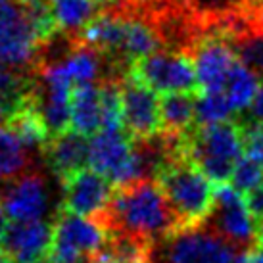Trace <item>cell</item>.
<instances>
[{
  "instance_id": "obj_19",
  "label": "cell",
  "mask_w": 263,
  "mask_h": 263,
  "mask_svg": "<svg viewBox=\"0 0 263 263\" xmlns=\"http://www.w3.org/2000/svg\"><path fill=\"white\" fill-rule=\"evenodd\" d=\"M29 150L8 125H0V183H12L27 173Z\"/></svg>"
},
{
  "instance_id": "obj_32",
  "label": "cell",
  "mask_w": 263,
  "mask_h": 263,
  "mask_svg": "<svg viewBox=\"0 0 263 263\" xmlns=\"http://www.w3.org/2000/svg\"><path fill=\"white\" fill-rule=\"evenodd\" d=\"M0 263H12V259L4 254V250H2V248H0Z\"/></svg>"
},
{
  "instance_id": "obj_17",
  "label": "cell",
  "mask_w": 263,
  "mask_h": 263,
  "mask_svg": "<svg viewBox=\"0 0 263 263\" xmlns=\"http://www.w3.org/2000/svg\"><path fill=\"white\" fill-rule=\"evenodd\" d=\"M154 244L131 236V234H110L104 248L95 254L90 263H152Z\"/></svg>"
},
{
  "instance_id": "obj_15",
  "label": "cell",
  "mask_w": 263,
  "mask_h": 263,
  "mask_svg": "<svg viewBox=\"0 0 263 263\" xmlns=\"http://www.w3.org/2000/svg\"><path fill=\"white\" fill-rule=\"evenodd\" d=\"M71 127L83 137H95L102 131L100 88L95 83H81L71 88Z\"/></svg>"
},
{
  "instance_id": "obj_2",
  "label": "cell",
  "mask_w": 263,
  "mask_h": 263,
  "mask_svg": "<svg viewBox=\"0 0 263 263\" xmlns=\"http://www.w3.org/2000/svg\"><path fill=\"white\" fill-rule=\"evenodd\" d=\"M181 154L215 186L231 183L234 165L244 154L242 127L236 121L196 125L181 137Z\"/></svg>"
},
{
  "instance_id": "obj_29",
  "label": "cell",
  "mask_w": 263,
  "mask_h": 263,
  "mask_svg": "<svg viewBox=\"0 0 263 263\" xmlns=\"http://www.w3.org/2000/svg\"><path fill=\"white\" fill-rule=\"evenodd\" d=\"M248 259H250V263H263V244L256 242V244L248 250Z\"/></svg>"
},
{
  "instance_id": "obj_18",
  "label": "cell",
  "mask_w": 263,
  "mask_h": 263,
  "mask_svg": "<svg viewBox=\"0 0 263 263\" xmlns=\"http://www.w3.org/2000/svg\"><path fill=\"white\" fill-rule=\"evenodd\" d=\"M104 10L102 0H52V12L62 35L75 39Z\"/></svg>"
},
{
  "instance_id": "obj_5",
  "label": "cell",
  "mask_w": 263,
  "mask_h": 263,
  "mask_svg": "<svg viewBox=\"0 0 263 263\" xmlns=\"http://www.w3.org/2000/svg\"><path fill=\"white\" fill-rule=\"evenodd\" d=\"M236 252L208 227L181 229L154 244L152 263H231Z\"/></svg>"
},
{
  "instance_id": "obj_33",
  "label": "cell",
  "mask_w": 263,
  "mask_h": 263,
  "mask_svg": "<svg viewBox=\"0 0 263 263\" xmlns=\"http://www.w3.org/2000/svg\"><path fill=\"white\" fill-rule=\"evenodd\" d=\"M67 263H90L88 257H81V259H75V261H67Z\"/></svg>"
},
{
  "instance_id": "obj_35",
  "label": "cell",
  "mask_w": 263,
  "mask_h": 263,
  "mask_svg": "<svg viewBox=\"0 0 263 263\" xmlns=\"http://www.w3.org/2000/svg\"><path fill=\"white\" fill-rule=\"evenodd\" d=\"M41 263H50V261H48V259H44V261H41Z\"/></svg>"
},
{
  "instance_id": "obj_16",
  "label": "cell",
  "mask_w": 263,
  "mask_h": 263,
  "mask_svg": "<svg viewBox=\"0 0 263 263\" xmlns=\"http://www.w3.org/2000/svg\"><path fill=\"white\" fill-rule=\"evenodd\" d=\"M196 98L192 92L161 95L160 117L161 133L169 137H183L196 127Z\"/></svg>"
},
{
  "instance_id": "obj_26",
  "label": "cell",
  "mask_w": 263,
  "mask_h": 263,
  "mask_svg": "<svg viewBox=\"0 0 263 263\" xmlns=\"http://www.w3.org/2000/svg\"><path fill=\"white\" fill-rule=\"evenodd\" d=\"M242 127V144H244V156L263 165V123L248 121L240 123Z\"/></svg>"
},
{
  "instance_id": "obj_3",
  "label": "cell",
  "mask_w": 263,
  "mask_h": 263,
  "mask_svg": "<svg viewBox=\"0 0 263 263\" xmlns=\"http://www.w3.org/2000/svg\"><path fill=\"white\" fill-rule=\"evenodd\" d=\"M181 229L204 227L215 208V184L189 161L179 156L160 169L156 177Z\"/></svg>"
},
{
  "instance_id": "obj_1",
  "label": "cell",
  "mask_w": 263,
  "mask_h": 263,
  "mask_svg": "<svg viewBox=\"0 0 263 263\" xmlns=\"http://www.w3.org/2000/svg\"><path fill=\"white\" fill-rule=\"evenodd\" d=\"M108 233H123L158 244L179 231V221L156 179L114 186L106 212L96 217Z\"/></svg>"
},
{
  "instance_id": "obj_11",
  "label": "cell",
  "mask_w": 263,
  "mask_h": 263,
  "mask_svg": "<svg viewBox=\"0 0 263 263\" xmlns=\"http://www.w3.org/2000/svg\"><path fill=\"white\" fill-rule=\"evenodd\" d=\"M62 186H64L62 210L90 219H96L106 212L114 194V184L90 167L77 171L75 175L66 179Z\"/></svg>"
},
{
  "instance_id": "obj_25",
  "label": "cell",
  "mask_w": 263,
  "mask_h": 263,
  "mask_svg": "<svg viewBox=\"0 0 263 263\" xmlns=\"http://www.w3.org/2000/svg\"><path fill=\"white\" fill-rule=\"evenodd\" d=\"M263 183V165H259L257 161L250 160L248 156H242L240 160L236 161L231 177V186L234 190H238L242 196L254 190L256 186Z\"/></svg>"
},
{
  "instance_id": "obj_14",
  "label": "cell",
  "mask_w": 263,
  "mask_h": 263,
  "mask_svg": "<svg viewBox=\"0 0 263 263\" xmlns=\"http://www.w3.org/2000/svg\"><path fill=\"white\" fill-rule=\"evenodd\" d=\"M41 152L48 169L58 177L60 183H64L77 171L87 167L90 140L77 131H66L50 137Z\"/></svg>"
},
{
  "instance_id": "obj_30",
  "label": "cell",
  "mask_w": 263,
  "mask_h": 263,
  "mask_svg": "<svg viewBox=\"0 0 263 263\" xmlns=\"http://www.w3.org/2000/svg\"><path fill=\"white\" fill-rule=\"evenodd\" d=\"M6 229H8V213H6V210H4L2 200H0V242H2L4 234H6Z\"/></svg>"
},
{
  "instance_id": "obj_22",
  "label": "cell",
  "mask_w": 263,
  "mask_h": 263,
  "mask_svg": "<svg viewBox=\"0 0 263 263\" xmlns=\"http://www.w3.org/2000/svg\"><path fill=\"white\" fill-rule=\"evenodd\" d=\"M183 4L200 22V25H204L240 14L244 0H183Z\"/></svg>"
},
{
  "instance_id": "obj_8",
  "label": "cell",
  "mask_w": 263,
  "mask_h": 263,
  "mask_svg": "<svg viewBox=\"0 0 263 263\" xmlns=\"http://www.w3.org/2000/svg\"><path fill=\"white\" fill-rule=\"evenodd\" d=\"M39 58L41 44L25 15L22 0H0V62L31 73Z\"/></svg>"
},
{
  "instance_id": "obj_21",
  "label": "cell",
  "mask_w": 263,
  "mask_h": 263,
  "mask_svg": "<svg viewBox=\"0 0 263 263\" xmlns=\"http://www.w3.org/2000/svg\"><path fill=\"white\" fill-rule=\"evenodd\" d=\"M233 46L238 62L263 79V31L242 29L234 37Z\"/></svg>"
},
{
  "instance_id": "obj_9",
  "label": "cell",
  "mask_w": 263,
  "mask_h": 263,
  "mask_svg": "<svg viewBox=\"0 0 263 263\" xmlns=\"http://www.w3.org/2000/svg\"><path fill=\"white\" fill-rule=\"evenodd\" d=\"M204 227L212 229L236 250L248 252L257 242V221L250 213L244 196L231 183L215 186V208Z\"/></svg>"
},
{
  "instance_id": "obj_6",
  "label": "cell",
  "mask_w": 263,
  "mask_h": 263,
  "mask_svg": "<svg viewBox=\"0 0 263 263\" xmlns=\"http://www.w3.org/2000/svg\"><path fill=\"white\" fill-rule=\"evenodd\" d=\"M88 165L106 177L114 186L146 179L135 148V140L127 131H100L90 140Z\"/></svg>"
},
{
  "instance_id": "obj_12",
  "label": "cell",
  "mask_w": 263,
  "mask_h": 263,
  "mask_svg": "<svg viewBox=\"0 0 263 263\" xmlns=\"http://www.w3.org/2000/svg\"><path fill=\"white\" fill-rule=\"evenodd\" d=\"M54 225L44 221H14L8 225L6 234L0 242L12 263H41L48 259L52 248Z\"/></svg>"
},
{
  "instance_id": "obj_4",
  "label": "cell",
  "mask_w": 263,
  "mask_h": 263,
  "mask_svg": "<svg viewBox=\"0 0 263 263\" xmlns=\"http://www.w3.org/2000/svg\"><path fill=\"white\" fill-rule=\"evenodd\" d=\"M129 75L152 88L156 95L192 92L200 95L196 67L189 52L160 50L140 60L129 67Z\"/></svg>"
},
{
  "instance_id": "obj_24",
  "label": "cell",
  "mask_w": 263,
  "mask_h": 263,
  "mask_svg": "<svg viewBox=\"0 0 263 263\" xmlns=\"http://www.w3.org/2000/svg\"><path fill=\"white\" fill-rule=\"evenodd\" d=\"M31 88V73L0 62V98H23Z\"/></svg>"
},
{
  "instance_id": "obj_28",
  "label": "cell",
  "mask_w": 263,
  "mask_h": 263,
  "mask_svg": "<svg viewBox=\"0 0 263 263\" xmlns=\"http://www.w3.org/2000/svg\"><path fill=\"white\" fill-rule=\"evenodd\" d=\"M248 121L263 123V79H261V83H259V88H257L254 102H252V106L248 108Z\"/></svg>"
},
{
  "instance_id": "obj_20",
  "label": "cell",
  "mask_w": 263,
  "mask_h": 263,
  "mask_svg": "<svg viewBox=\"0 0 263 263\" xmlns=\"http://www.w3.org/2000/svg\"><path fill=\"white\" fill-rule=\"evenodd\" d=\"M259 83H261V77L256 71H252L240 62L234 64L225 81V87H223V92H225L229 104L233 106L234 114H240L252 106Z\"/></svg>"
},
{
  "instance_id": "obj_13",
  "label": "cell",
  "mask_w": 263,
  "mask_h": 263,
  "mask_svg": "<svg viewBox=\"0 0 263 263\" xmlns=\"http://www.w3.org/2000/svg\"><path fill=\"white\" fill-rule=\"evenodd\" d=\"M2 204L12 221H39L48 208V190L39 173H25L10 183Z\"/></svg>"
},
{
  "instance_id": "obj_34",
  "label": "cell",
  "mask_w": 263,
  "mask_h": 263,
  "mask_svg": "<svg viewBox=\"0 0 263 263\" xmlns=\"http://www.w3.org/2000/svg\"><path fill=\"white\" fill-rule=\"evenodd\" d=\"M104 4H108V2H110V4H114V2H117V0H102Z\"/></svg>"
},
{
  "instance_id": "obj_7",
  "label": "cell",
  "mask_w": 263,
  "mask_h": 263,
  "mask_svg": "<svg viewBox=\"0 0 263 263\" xmlns=\"http://www.w3.org/2000/svg\"><path fill=\"white\" fill-rule=\"evenodd\" d=\"M110 238L108 229L90 217H81L60 210L54 223V236L48 261L67 263L81 257H90L104 248Z\"/></svg>"
},
{
  "instance_id": "obj_31",
  "label": "cell",
  "mask_w": 263,
  "mask_h": 263,
  "mask_svg": "<svg viewBox=\"0 0 263 263\" xmlns=\"http://www.w3.org/2000/svg\"><path fill=\"white\" fill-rule=\"evenodd\" d=\"M256 236H257V242L263 244V219L257 221V231H256Z\"/></svg>"
},
{
  "instance_id": "obj_10",
  "label": "cell",
  "mask_w": 263,
  "mask_h": 263,
  "mask_svg": "<svg viewBox=\"0 0 263 263\" xmlns=\"http://www.w3.org/2000/svg\"><path fill=\"white\" fill-rule=\"evenodd\" d=\"M123 129L133 140H148L161 135L160 98L152 88L127 73L121 79Z\"/></svg>"
},
{
  "instance_id": "obj_27",
  "label": "cell",
  "mask_w": 263,
  "mask_h": 263,
  "mask_svg": "<svg viewBox=\"0 0 263 263\" xmlns=\"http://www.w3.org/2000/svg\"><path fill=\"white\" fill-rule=\"evenodd\" d=\"M244 202L248 205L250 213L254 215V219H263V183L244 194Z\"/></svg>"
},
{
  "instance_id": "obj_23",
  "label": "cell",
  "mask_w": 263,
  "mask_h": 263,
  "mask_svg": "<svg viewBox=\"0 0 263 263\" xmlns=\"http://www.w3.org/2000/svg\"><path fill=\"white\" fill-rule=\"evenodd\" d=\"M234 110L225 92H200L196 98V125H213L231 121Z\"/></svg>"
}]
</instances>
